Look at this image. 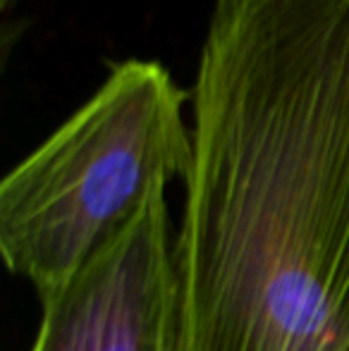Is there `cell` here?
Wrapping results in <instances>:
<instances>
[{"instance_id": "obj_1", "label": "cell", "mask_w": 349, "mask_h": 351, "mask_svg": "<svg viewBox=\"0 0 349 351\" xmlns=\"http://www.w3.org/2000/svg\"><path fill=\"white\" fill-rule=\"evenodd\" d=\"M189 132L177 351H349V0H213Z\"/></svg>"}, {"instance_id": "obj_2", "label": "cell", "mask_w": 349, "mask_h": 351, "mask_svg": "<svg viewBox=\"0 0 349 351\" xmlns=\"http://www.w3.org/2000/svg\"><path fill=\"white\" fill-rule=\"evenodd\" d=\"M182 91L160 62L125 60L0 184V254L46 301L191 158Z\"/></svg>"}, {"instance_id": "obj_3", "label": "cell", "mask_w": 349, "mask_h": 351, "mask_svg": "<svg viewBox=\"0 0 349 351\" xmlns=\"http://www.w3.org/2000/svg\"><path fill=\"white\" fill-rule=\"evenodd\" d=\"M175 237L165 191L41 301L29 351H177Z\"/></svg>"}, {"instance_id": "obj_4", "label": "cell", "mask_w": 349, "mask_h": 351, "mask_svg": "<svg viewBox=\"0 0 349 351\" xmlns=\"http://www.w3.org/2000/svg\"><path fill=\"white\" fill-rule=\"evenodd\" d=\"M19 3H22V0H0V10L8 12L10 8H14V5H19Z\"/></svg>"}]
</instances>
